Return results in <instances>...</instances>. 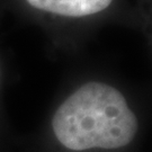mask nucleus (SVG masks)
Masks as SVG:
<instances>
[{
    "label": "nucleus",
    "mask_w": 152,
    "mask_h": 152,
    "mask_svg": "<svg viewBox=\"0 0 152 152\" xmlns=\"http://www.w3.org/2000/svg\"><path fill=\"white\" fill-rule=\"evenodd\" d=\"M34 8L61 16L82 17L106 9L112 0H27Z\"/></svg>",
    "instance_id": "2"
},
{
    "label": "nucleus",
    "mask_w": 152,
    "mask_h": 152,
    "mask_svg": "<svg viewBox=\"0 0 152 152\" xmlns=\"http://www.w3.org/2000/svg\"><path fill=\"white\" fill-rule=\"evenodd\" d=\"M52 126L56 139L70 150L117 149L134 139L137 120L117 89L88 82L58 108Z\"/></svg>",
    "instance_id": "1"
}]
</instances>
